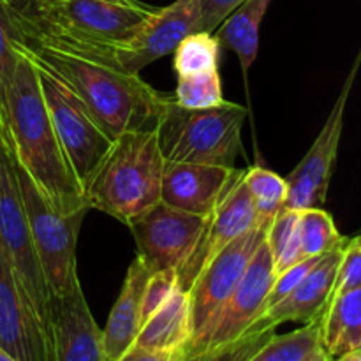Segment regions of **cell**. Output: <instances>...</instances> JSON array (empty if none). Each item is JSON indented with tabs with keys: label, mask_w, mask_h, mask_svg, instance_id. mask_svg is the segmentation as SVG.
Instances as JSON below:
<instances>
[{
	"label": "cell",
	"mask_w": 361,
	"mask_h": 361,
	"mask_svg": "<svg viewBox=\"0 0 361 361\" xmlns=\"http://www.w3.org/2000/svg\"><path fill=\"white\" fill-rule=\"evenodd\" d=\"M21 41L16 49L59 76L111 140L133 130H155L171 97L94 53L67 44L35 20L18 16Z\"/></svg>",
	"instance_id": "obj_1"
},
{
	"label": "cell",
	"mask_w": 361,
	"mask_h": 361,
	"mask_svg": "<svg viewBox=\"0 0 361 361\" xmlns=\"http://www.w3.org/2000/svg\"><path fill=\"white\" fill-rule=\"evenodd\" d=\"M7 118L14 157L49 204L60 214L90 210L46 109L34 62L21 53L7 92Z\"/></svg>",
	"instance_id": "obj_2"
},
{
	"label": "cell",
	"mask_w": 361,
	"mask_h": 361,
	"mask_svg": "<svg viewBox=\"0 0 361 361\" xmlns=\"http://www.w3.org/2000/svg\"><path fill=\"white\" fill-rule=\"evenodd\" d=\"M164 166L157 129L123 133L85 185L88 207L129 226L161 201Z\"/></svg>",
	"instance_id": "obj_3"
},
{
	"label": "cell",
	"mask_w": 361,
	"mask_h": 361,
	"mask_svg": "<svg viewBox=\"0 0 361 361\" xmlns=\"http://www.w3.org/2000/svg\"><path fill=\"white\" fill-rule=\"evenodd\" d=\"M247 109L224 101L214 108L187 109L169 101L157 127L159 148L166 162L235 168L242 152Z\"/></svg>",
	"instance_id": "obj_4"
},
{
	"label": "cell",
	"mask_w": 361,
	"mask_h": 361,
	"mask_svg": "<svg viewBox=\"0 0 361 361\" xmlns=\"http://www.w3.org/2000/svg\"><path fill=\"white\" fill-rule=\"evenodd\" d=\"M14 168L46 284L51 295H63L80 281L76 270V243L87 212L60 214L42 196L16 157Z\"/></svg>",
	"instance_id": "obj_5"
},
{
	"label": "cell",
	"mask_w": 361,
	"mask_h": 361,
	"mask_svg": "<svg viewBox=\"0 0 361 361\" xmlns=\"http://www.w3.org/2000/svg\"><path fill=\"white\" fill-rule=\"evenodd\" d=\"M0 247L14 275L37 309L49 331V293L41 261L32 240L27 212L14 168L13 147L0 136ZM51 338V334H49Z\"/></svg>",
	"instance_id": "obj_6"
},
{
	"label": "cell",
	"mask_w": 361,
	"mask_h": 361,
	"mask_svg": "<svg viewBox=\"0 0 361 361\" xmlns=\"http://www.w3.org/2000/svg\"><path fill=\"white\" fill-rule=\"evenodd\" d=\"M34 66L56 136L85 190L115 140L104 133L87 104L59 76L41 63L34 62Z\"/></svg>",
	"instance_id": "obj_7"
},
{
	"label": "cell",
	"mask_w": 361,
	"mask_h": 361,
	"mask_svg": "<svg viewBox=\"0 0 361 361\" xmlns=\"http://www.w3.org/2000/svg\"><path fill=\"white\" fill-rule=\"evenodd\" d=\"M197 21H200V0H175L168 7L155 11L154 16L140 28V32L130 41L118 46L85 42L69 37L48 25L46 27L51 28L67 44L116 63L127 73L140 74L148 63L171 55L187 35L197 32Z\"/></svg>",
	"instance_id": "obj_8"
},
{
	"label": "cell",
	"mask_w": 361,
	"mask_h": 361,
	"mask_svg": "<svg viewBox=\"0 0 361 361\" xmlns=\"http://www.w3.org/2000/svg\"><path fill=\"white\" fill-rule=\"evenodd\" d=\"M267 229L256 226L233 240L192 282L187 291L190 303V341L185 348L187 356L192 355L204 341L222 307L242 281L252 256L267 240Z\"/></svg>",
	"instance_id": "obj_9"
},
{
	"label": "cell",
	"mask_w": 361,
	"mask_h": 361,
	"mask_svg": "<svg viewBox=\"0 0 361 361\" xmlns=\"http://www.w3.org/2000/svg\"><path fill=\"white\" fill-rule=\"evenodd\" d=\"M155 11L137 0H66L35 20L80 41L118 46L130 41Z\"/></svg>",
	"instance_id": "obj_10"
},
{
	"label": "cell",
	"mask_w": 361,
	"mask_h": 361,
	"mask_svg": "<svg viewBox=\"0 0 361 361\" xmlns=\"http://www.w3.org/2000/svg\"><path fill=\"white\" fill-rule=\"evenodd\" d=\"M210 217L190 214L159 201L129 222L136 242V256L152 274L176 270L197 245Z\"/></svg>",
	"instance_id": "obj_11"
},
{
	"label": "cell",
	"mask_w": 361,
	"mask_h": 361,
	"mask_svg": "<svg viewBox=\"0 0 361 361\" xmlns=\"http://www.w3.org/2000/svg\"><path fill=\"white\" fill-rule=\"evenodd\" d=\"M360 63L361 49L348 80H345L344 88L338 94L337 102H335L334 109L328 116L326 123L323 126L321 133L317 134L316 141L309 148L305 157L300 161V164L286 178V182H288V197H286L284 208L302 212L307 210V208H321L326 201L331 171H334L338 143H341L342 136V127H344L345 104H348L353 83H355V78L358 74Z\"/></svg>",
	"instance_id": "obj_12"
},
{
	"label": "cell",
	"mask_w": 361,
	"mask_h": 361,
	"mask_svg": "<svg viewBox=\"0 0 361 361\" xmlns=\"http://www.w3.org/2000/svg\"><path fill=\"white\" fill-rule=\"evenodd\" d=\"M0 349L18 361H55L51 338L37 309L0 247Z\"/></svg>",
	"instance_id": "obj_13"
},
{
	"label": "cell",
	"mask_w": 361,
	"mask_h": 361,
	"mask_svg": "<svg viewBox=\"0 0 361 361\" xmlns=\"http://www.w3.org/2000/svg\"><path fill=\"white\" fill-rule=\"evenodd\" d=\"M274 279V257H271L267 240H264L250 259L242 281L238 282L233 295L222 307L215 323L212 324L204 341L189 356L203 353L207 349L219 348V345H224L242 337L267 310L268 295H270Z\"/></svg>",
	"instance_id": "obj_14"
},
{
	"label": "cell",
	"mask_w": 361,
	"mask_h": 361,
	"mask_svg": "<svg viewBox=\"0 0 361 361\" xmlns=\"http://www.w3.org/2000/svg\"><path fill=\"white\" fill-rule=\"evenodd\" d=\"M245 173V171H243ZM256 208L249 187L243 182V175L231 189L228 190L214 214L210 215L207 229L197 245L187 257L185 263L176 268L178 288L189 291L192 282L204 267L224 249L226 245L238 238L249 229L256 228Z\"/></svg>",
	"instance_id": "obj_15"
},
{
	"label": "cell",
	"mask_w": 361,
	"mask_h": 361,
	"mask_svg": "<svg viewBox=\"0 0 361 361\" xmlns=\"http://www.w3.org/2000/svg\"><path fill=\"white\" fill-rule=\"evenodd\" d=\"M49 334L55 361H108L102 330L92 317L80 281L49 298Z\"/></svg>",
	"instance_id": "obj_16"
},
{
	"label": "cell",
	"mask_w": 361,
	"mask_h": 361,
	"mask_svg": "<svg viewBox=\"0 0 361 361\" xmlns=\"http://www.w3.org/2000/svg\"><path fill=\"white\" fill-rule=\"evenodd\" d=\"M242 175L243 171L229 166L166 162L161 201L190 214L210 217Z\"/></svg>",
	"instance_id": "obj_17"
},
{
	"label": "cell",
	"mask_w": 361,
	"mask_h": 361,
	"mask_svg": "<svg viewBox=\"0 0 361 361\" xmlns=\"http://www.w3.org/2000/svg\"><path fill=\"white\" fill-rule=\"evenodd\" d=\"M342 250L344 245L321 256L303 281L284 300L264 310L257 321L277 328L284 323H310L319 319L334 293Z\"/></svg>",
	"instance_id": "obj_18"
},
{
	"label": "cell",
	"mask_w": 361,
	"mask_h": 361,
	"mask_svg": "<svg viewBox=\"0 0 361 361\" xmlns=\"http://www.w3.org/2000/svg\"><path fill=\"white\" fill-rule=\"evenodd\" d=\"M152 271L140 257L130 263L123 279L122 291L109 312L108 323L102 330V345L108 361L118 360L136 342L143 324V295Z\"/></svg>",
	"instance_id": "obj_19"
},
{
	"label": "cell",
	"mask_w": 361,
	"mask_h": 361,
	"mask_svg": "<svg viewBox=\"0 0 361 361\" xmlns=\"http://www.w3.org/2000/svg\"><path fill=\"white\" fill-rule=\"evenodd\" d=\"M321 345L331 360L361 349V286L331 296L321 316Z\"/></svg>",
	"instance_id": "obj_20"
},
{
	"label": "cell",
	"mask_w": 361,
	"mask_h": 361,
	"mask_svg": "<svg viewBox=\"0 0 361 361\" xmlns=\"http://www.w3.org/2000/svg\"><path fill=\"white\" fill-rule=\"evenodd\" d=\"M190 341V303L189 293L176 288V291L141 324L134 344L148 349L187 348Z\"/></svg>",
	"instance_id": "obj_21"
},
{
	"label": "cell",
	"mask_w": 361,
	"mask_h": 361,
	"mask_svg": "<svg viewBox=\"0 0 361 361\" xmlns=\"http://www.w3.org/2000/svg\"><path fill=\"white\" fill-rule=\"evenodd\" d=\"M271 0H245L214 32L219 44L236 53L243 73L250 69L259 49V28Z\"/></svg>",
	"instance_id": "obj_22"
},
{
	"label": "cell",
	"mask_w": 361,
	"mask_h": 361,
	"mask_svg": "<svg viewBox=\"0 0 361 361\" xmlns=\"http://www.w3.org/2000/svg\"><path fill=\"white\" fill-rule=\"evenodd\" d=\"M21 41L18 14L0 0V136L11 143L9 118H7V92L16 71L18 53L16 44Z\"/></svg>",
	"instance_id": "obj_23"
},
{
	"label": "cell",
	"mask_w": 361,
	"mask_h": 361,
	"mask_svg": "<svg viewBox=\"0 0 361 361\" xmlns=\"http://www.w3.org/2000/svg\"><path fill=\"white\" fill-rule=\"evenodd\" d=\"M243 182L249 187L256 208V222L261 228H268L275 215L284 208L288 197V182L261 166H254L243 173Z\"/></svg>",
	"instance_id": "obj_24"
},
{
	"label": "cell",
	"mask_w": 361,
	"mask_h": 361,
	"mask_svg": "<svg viewBox=\"0 0 361 361\" xmlns=\"http://www.w3.org/2000/svg\"><path fill=\"white\" fill-rule=\"evenodd\" d=\"M267 245L274 257L275 275L303 261L300 245V212L282 208L267 229Z\"/></svg>",
	"instance_id": "obj_25"
},
{
	"label": "cell",
	"mask_w": 361,
	"mask_h": 361,
	"mask_svg": "<svg viewBox=\"0 0 361 361\" xmlns=\"http://www.w3.org/2000/svg\"><path fill=\"white\" fill-rule=\"evenodd\" d=\"M221 44L215 34L210 32H192L187 35L173 51V66L176 78L194 76L219 69Z\"/></svg>",
	"instance_id": "obj_26"
},
{
	"label": "cell",
	"mask_w": 361,
	"mask_h": 361,
	"mask_svg": "<svg viewBox=\"0 0 361 361\" xmlns=\"http://www.w3.org/2000/svg\"><path fill=\"white\" fill-rule=\"evenodd\" d=\"M348 240L338 233L335 222L323 208H307L300 212V245L302 257H321L334 249L345 245Z\"/></svg>",
	"instance_id": "obj_27"
},
{
	"label": "cell",
	"mask_w": 361,
	"mask_h": 361,
	"mask_svg": "<svg viewBox=\"0 0 361 361\" xmlns=\"http://www.w3.org/2000/svg\"><path fill=\"white\" fill-rule=\"evenodd\" d=\"M321 345V317L286 335H274L249 361H303Z\"/></svg>",
	"instance_id": "obj_28"
},
{
	"label": "cell",
	"mask_w": 361,
	"mask_h": 361,
	"mask_svg": "<svg viewBox=\"0 0 361 361\" xmlns=\"http://www.w3.org/2000/svg\"><path fill=\"white\" fill-rule=\"evenodd\" d=\"M173 101L187 109L214 108L224 102L219 69L210 73L178 78Z\"/></svg>",
	"instance_id": "obj_29"
},
{
	"label": "cell",
	"mask_w": 361,
	"mask_h": 361,
	"mask_svg": "<svg viewBox=\"0 0 361 361\" xmlns=\"http://www.w3.org/2000/svg\"><path fill=\"white\" fill-rule=\"evenodd\" d=\"M275 335V328L256 321L242 337L219 348L207 349L194 356H187L185 361H249Z\"/></svg>",
	"instance_id": "obj_30"
},
{
	"label": "cell",
	"mask_w": 361,
	"mask_h": 361,
	"mask_svg": "<svg viewBox=\"0 0 361 361\" xmlns=\"http://www.w3.org/2000/svg\"><path fill=\"white\" fill-rule=\"evenodd\" d=\"M361 286V235L345 242L342 250L341 267H338L337 279H335L334 293L331 296L342 295L345 291L360 288Z\"/></svg>",
	"instance_id": "obj_31"
},
{
	"label": "cell",
	"mask_w": 361,
	"mask_h": 361,
	"mask_svg": "<svg viewBox=\"0 0 361 361\" xmlns=\"http://www.w3.org/2000/svg\"><path fill=\"white\" fill-rule=\"evenodd\" d=\"M178 288V277H176V270H162L155 271L150 275L145 288L143 295V309H141V316H143V323L176 291Z\"/></svg>",
	"instance_id": "obj_32"
},
{
	"label": "cell",
	"mask_w": 361,
	"mask_h": 361,
	"mask_svg": "<svg viewBox=\"0 0 361 361\" xmlns=\"http://www.w3.org/2000/svg\"><path fill=\"white\" fill-rule=\"evenodd\" d=\"M319 257H310V259H303L300 263H296L295 267L288 268V270L281 271L279 275H275L274 284H271L270 295H268V302H267V310L270 307H274L275 303H279L281 300H284L300 282L303 281L307 274L310 271V268L316 264V261Z\"/></svg>",
	"instance_id": "obj_33"
},
{
	"label": "cell",
	"mask_w": 361,
	"mask_h": 361,
	"mask_svg": "<svg viewBox=\"0 0 361 361\" xmlns=\"http://www.w3.org/2000/svg\"><path fill=\"white\" fill-rule=\"evenodd\" d=\"M245 0H200V21L197 30L214 34L222 21Z\"/></svg>",
	"instance_id": "obj_34"
},
{
	"label": "cell",
	"mask_w": 361,
	"mask_h": 361,
	"mask_svg": "<svg viewBox=\"0 0 361 361\" xmlns=\"http://www.w3.org/2000/svg\"><path fill=\"white\" fill-rule=\"evenodd\" d=\"M185 348L169 349V351H161V349H148L141 345L133 344L118 360L115 361H185Z\"/></svg>",
	"instance_id": "obj_35"
},
{
	"label": "cell",
	"mask_w": 361,
	"mask_h": 361,
	"mask_svg": "<svg viewBox=\"0 0 361 361\" xmlns=\"http://www.w3.org/2000/svg\"><path fill=\"white\" fill-rule=\"evenodd\" d=\"M18 16L35 20L41 16V2L39 0H4Z\"/></svg>",
	"instance_id": "obj_36"
},
{
	"label": "cell",
	"mask_w": 361,
	"mask_h": 361,
	"mask_svg": "<svg viewBox=\"0 0 361 361\" xmlns=\"http://www.w3.org/2000/svg\"><path fill=\"white\" fill-rule=\"evenodd\" d=\"M303 361H331V358L326 355V351H324V349H323V345H319V348H317L316 351L310 353V355L307 356V358L303 360Z\"/></svg>",
	"instance_id": "obj_37"
},
{
	"label": "cell",
	"mask_w": 361,
	"mask_h": 361,
	"mask_svg": "<svg viewBox=\"0 0 361 361\" xmlns=\"http://www.w3.org/2000/svg\"><path fill=\"white\" fill-rule=\"evenodd\" d=\"M331 361H361V349L355 353H348V355L341 356V358H337V360H331Z\"/></svg>",
	"instance_id": "obj_38"
},
{
	"label": "cell",
	"mask_w": 361,
	"mask_h": 361,
	"mask_svg": "<svg viewBox=\"0 0 361 361\" xmlns=\"http://www.w3.org/2000/svg\"><path fill=\"white\" fill-rule=\"evenodd\" d=\"M41 2V14L44 13V9H48V7L55 6V4H60V2H66V0H39Z\"/></svg>",
	"instance_id": "obj_39"
},
{
	"label": "cell",
	"mask_w": 361,
	"mask_h": 361,
	"mask_svg": "<svg viewBox=\"0 0 361 361\" xmlns=\"http://www.w3.org/2000/svg\"><path fill=\"white\" fill-rule=\"evenodd\" d=\"M0 361H18V360H14L13 356L7 355V353L4 351V349H0Z\"/></svg>",
	"instance_id": "obj_40"
}]
</instances>
